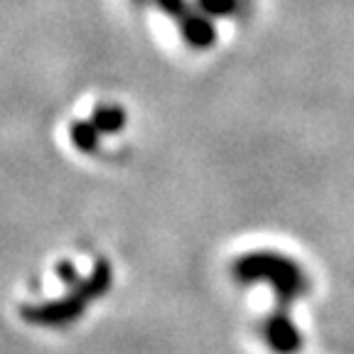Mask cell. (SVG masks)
<instances>
[{
    "label": "cell",
    "instance_id": "obj_5",
    "mask_svg": "<svg viewBox=\"0 0 354 354\" xmlns=\"http://www.w3.org/2000/svg\"><path fill=\"white\" fill-rule=\"evenodd\" d=\"M99 128L94 126V121L86 123H74L72 126V143L77 145L79 150H84V153H91V150H96V145H99Z\"/></svg>",
    "mask_w": 354,
    "mask_h": 354
},
{
    "label": "cell",
    "instance_id": "obj_1",
    "mask_svg": "<svg viewBox=\"0 0 354 354\" xmlns=\"http://www.w3.org/2000/svg\"><path fill=\"white\" fill-rule=\"evenodd\" d=\"M234 273L243 283H268L283 308L295 303L308 290V278L303 268L288 256L271 254V251L241 256L234 263Z\"/></svg>",
    "mask_w": 354,
    "mask_h": 354
},
{
    "label": "cell",
    "instance_id": "obj_4",
    "mask_svg": "<svg viewBox=\"0 0 354 354\" xmlns=\"http://www.w3.org/2000/svg\"><path fill=\"white\" fill-rule=\"evenodd\" d=\"M94 126L101 133H116L126 126V113L118 106H101L94 111Z\"/></svg>",
    "mask_w": 354,
    "mask_h": 354
},
{
    "label": "cell",
    "instance_id": "obj_2",
    "mask_svg": "<svg viewBox=\"0 0 354 354\" xmlns=\"http://www.w3.org/2000/svg\"><path fill=\"white\" fill-rule=\"evenodd\" d=\"M266 339L271 344L273 352L278 354H295L303 344V337H300V330L295 325V320L288 315V308H278L268 322H266Z\"/></svg>",
    "mask_w": 354,
    "mask_h": 354
},
{
    "label": "cell",
    "instance_id": "obj_7",
    "mask_svg": "<svg viewBox=\"0 0 354 354\" xmlns=\"http://www.w3.org/2000/svg\"><path fill=\"white\" fill-rule=\"evenodd\" d=\"M160 3H162V8H165V10H170V12L183 10V3H180V0H160Z\"/></svg>",
    "mask_w": 354,
    "mask_h": 354
},
{
    "label": "cell",
    "instance_id": "obj_6",
    "mask_svg": "<svg viewBox=\"0 0 354 354\" xmlns=\"http://www.w3.org/2000/svg\"><path fill=\"white\" fill-rule=\"evenodd\" d=\"M199 6L209 15H227L236 8V0H199Z\"/></svg>",
    "mask_w": 354,
    "mask_h": 354
},
{
    "label": "cell",
    "instance_id": "obj_3",
    "mask_svg": "<svg viewBox=\"0 0 354 354\" xmlns=\"http://www.w3.org/2000/svg\"><path fill=\"white\" fill-rule=\"evenodd\" d=\"M183 32L192 47H209L214 42V28L202 15H187L183 20Z\"/></svg>",
    "mask_w": 354,
    "mask_h": 354
}]
</instances>
